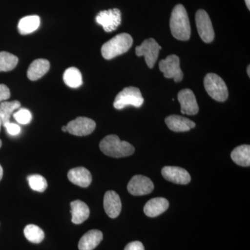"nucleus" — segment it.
<instances>
[{
	"label": "nucleus",
	"mask_w": 250,
	"mask_h": 250,
	"mask_svg": "<svg viewBox=\"0 0 250 250\" xmlns=\"http://www.w3.org/2000/svg\"><path fill=\"white\" fill-rule=\"evenodd\" d=\"M21 104L17 100L13 102L4 101L0 103V120L1 124L4 125L9 123L10 118L16 110L21 108Z\"/></svg>",
	"instance_id": "23"
},
{
	"label": "nucleus",
	"mask_w": 250,
	"mask_h": 250,
	"mask_svg": "<svg viewBox=\"0 0 250 250\" xmlns=\"http://www.w3.org/2000/svg\"><path fill=\"white\" fill-rule=\"evenodd\" d=\"M170 27L172 36L179 41L190 39L191 34L190 21L187 10L182 4L174 6L171 14Z\"/></svg>",
	"instance_id": "1"
},
{
	"label": "nucleus",
	"mask_w": 250,
	"mask_h": 250,
	"mask_svg": "<svg viewBox=\"0 0 250 250\" xmlns=\"http://www.w3.org/2000/svg\"><path fill=\"white\" fill-rule=\"evenodd\" d=\"M103 234L100 230L93 229L85 233L79 242L80 250H93L101 243Z\"/></svg>",
	"instance_id": "18"
},
{
	"label": "nucleus",
	"mask_w": 250,
	"mask_h": 250,
	"mask_svg": "<svg viewBox=\"0 0 250 250\" xmlns=\"http://www.w3.org/2000/svg\"><path fill=\"white\" fill-rule=\"evenodd\" d=\"M95 20L106 32H112L121 25V12L118 9L105 10L100 11L97 15Z\"/></svg>",
	"instance_id": "8"
},
{
	"label": "nucleus",
	"mask_w": 250,
	"mask_h": 250,
	"mask_svg": "<svg viewBox=\"0 0 250 250\" xmlns=\"http://www.w3.org/2000/svg\"><path fill=\"white\" fill-rule=\"evenodd\" d=\"M195 21L199 35L206 43H210L215 37L214 30L209 16L203 9L197 11Z\"/></svg>",
	"instance_id": "9"
},
{
	"label": "nucleus",
	"mask_w": 250,
	"mask_h": 250,
	"mask_svg": "<svg viewBox=\"0 0 250 250\" xmlns=\"http://www.w3.org/2000/svg\"><path fill=\"white\" fill-rule=\"evenodd\" d=\"M160 49L161 46L154 39H146L141 45L136 47V54L138 57L144 56L147 66L153 68L157 61Z\"/></svg>",
	"instance_id": "7"
},
{
	"label": "nucleus",
	"mask_w": 250,
	"mask_h": 250,
	"mask_svg": "<svg viewBox=\"0 0 250 250\" xmlns=\"http://www.w3.org/2000/svg\"><path fill=\"white\" fill-rule=\"evenodd\" d=\"M144 103L141 90L136 87L129 86L125 88L117 95L113 103V106L118 110H121L126 106H133L139 108Z\"/></svg>",
	"instance_id": "5"
},
{
	"label": "nucleus",
	"mask_w": 250,
	"mask_h": 250,
	"mask_svg": "<svg viewBox=\"0 0 250 250\" xmlns=\"http://www.w3.org/2000/svg\"><path fill=\"white\" fill-rule=\"evenodd\" d=\"M169 202L163 197H156L148 201L144 207L145 214L150 218H154L162 214L168 208Z\"/></svg>",
	"instance_id": "17"
},
{
	"label": "nucleus",
	"mask_w": 250,
	"mask_h": 250,
	"mask_svg": "<svg viewBox=\"0 0 250 250\" xmlns=\"http://www.w3.org/2000/svg\"><path fill=\"white\" fill-rule=\"evenodd\" d=\"M50 63L46 59H36L31 62L27 70V77L31 81H36L43 77L49 71Z\"/></svg>",
	"instance_id": "19"
},
{
	"label": "nucleus",
	"mask_w": 250,
	"mask_h": 250,
	"mask_svg": "<svg viewBox=\"0 0 250 250\" xmlns=\"http://www.w3.org/2000/svg\"><path fill=\"white\" fill-rule=\"evenodd\" d=\"M104 208L108 216L111 218H116L121 213L122 203L121 198L117 192L108 190L104 197Z\"/></svg>",
	"instance_id": "14"
},
{
	"label": "nucleus",
	"mask_w": 250,
	"mask_h": 250,
	"mask_svg": "<svg viewBox=\"0 0 250 250\" xmlns=\"http://www.w3.org/2000/svg\"><path fill=\"white\" fill-rule=\"evenodd\" d=\"M63 81L67 86L72 88H77L82 85V73L77 67H69L63 74Z\"/></svg>",
	"instance_id": "24"
},
{
	"label": "nucleus",
	"mask_w": 250,
	"mask_h": 250,
	"mask_svg": "<svg viewBox=\"0 0 250 250\" xmlns=\"http://www.w3.org/2000/svg\"><path fill=\"white\" fill-rule=\"evenodd\" d=\"M1 145H2V143H1V141L0 140V147H1Z\"/></svg>",
	"instance_id": "37"
},
{
	"label": "nucleus",
	"mask_w": 250,
	"mask_h": 250,
	"mask_svg": "<svg viewBox=\"0 0 250 250\" xmlns=\"http://www.w3.org/2000/svg\"><path fill=\"white\" fill-rule=\"evenodd\" d=\"M124 250H145V248L141 242L134 241L126 245Z\"/></svg>",
	"instance_id": "31"
},
{
	"label": "nucleus",
	"mask_w": 250,
	"mask_h": 250,
	"mask_svg": "<svg viewBox=\"0 0 250 250\" xmlns=\"http://www.w3.org/2000/svg\"><path fill=\"white\" fill-rule=\"evenodd\" d=\"M41 19L38 16H28L19 21L18 29L20 34L27 35L31 34L40 27Z\"/></svg>",
	"instance_id": "21"
},
{
	"label": "nucleus",
	"mask_w": 250,
	"mask_h": 250,
	"mask_svg": "<svg viewBox=\"0 0 250 250\" xmlns=\"http://www.w3.org/2000/svg\"><path fill=\"white\" fill-rule=\"evenodd\" d=\"M67 177L72 184L82 188L89 187L92 182L91 174L83 167L71 169L67 173Z\"/></svg>",
	"instance_id": "16"
},
{
	"label": "nucleus",
	"mask_w": 250,
	"mask_h": 250,
	"mask_svg": "<svg viewBox=\"0 0 250 250\" xmlns=\"http://www.w3.org/2000/svg\"><path fill=\"white\" fill-rule=\"evenodd\" d=\"M159 69L164 77L167 79H172L174 82H182L184 74L180 68V59L174 54L167 56L166 59L159 62Z\"/></svg>",
	"instance_id": "6"
},
{
	"label": "nucleus",
	"mask_w": 250,
	"mask_h": 250,
	"mask_svg": "<svg viewBox=\"0 0 250 250\" xmlns=\"http://www.w3.org/2000/svg\"><path fill=\"white\" fill-rule=\"evenodd\" d=\"M72 222L76 225L83 223L90 215V209L84 202L75 200L70 203Z\"/></svg>",
	"instance_id": "20"
},
{
	"label": "nucleus",
	"mask_w": 250,
	"mask_h": 250,
	"mask_svg": "<svg viewBox=\"0 0 250 250\" xmlns=\"http://www.w3.org/2000/svg\"><path fill=\"white\" fill-rule=\"evenodd\" d=\"M154 184L150 179L143 175H136L128 184L127 190L131 195L142 196L151 193L154 190Z\"/></svg>",
	"instance_id": "10"
},
{
	"label": "nucleus",
	"mask_w": 250,
	"mask_h": 250,
	"mask_svg": "<svg viewBox=\"0 0 250 250\" xmlns=\"http://www.w3.org/2000/svg\"><path fill=\"white\" fill-rule=\"evenodd\" d=\"M178 100L180 103L181 112L183 114L194 116L198 113L199 106L196 98L191 90L185 88L179 91Z\"/></svg>",
	"instance_id": "12"
},
{
	"label": "nucleus",
	"mask_w": 250,
	"mask_h": 250,
	"mask_svg": "<svg viewBox=\"0 0 250 250\" xmlns=\"http://www.w3.org/2000/svg\"><path fill=\"white\" fill-rule=\"evenodd\" d=\"M67 130L70 134L77 136H88L96 127V123L90 118L79 117L67 125Z\"/></svg>",
	"instance_id": "11"
},
{
	"label": "nucleus",
	"mask_w": 250,
	"mask_h": 250,
	"mask_svg": "<svg viewBox=\"0 0 250 250\" xmlns=\"http://www.w3.org/2000/svg\"><path fill=\"white\" fill-rule=\"evenodd\" d=\"M204 85L207 93L213 100L218 102H225L228 100V86L223 79L216 74H207L204 80Z\"/></svg>",
	"instance_id": "4"
},
{
	"label": "nucleus",
	"mask_w": 250,
	"mask_h": 250,
	"mask_svg": "<svg viewBox=\"0 0 250 250\" xmlns=\"http://www.w3.org/2000/svg\"><path fill=\"white\" fill-rule=\"evenodd\" d=\"M165 122L169 129L175 132L188 131L195 126V123L193 121L177 115L167 117Z\"/></svg>",
	"instance_id": "15"
},
{
	"label": "nucleus",
	"mask_w": 250,
	"mask_h": 250,
	"mask_svg": "<svg viewBox=\"0 0 250 250\" xmlns=\"http://www.w3.org/2000/svg\"><path fill=\"white\" fill-rule=\"evenodd\" d=\"M11 97L9 88L4 84H0V103L6 101Z\"/></svg>",
	"instance_id": "30"
},
{
	"label": "nucleus",
	"mask_w": 250,
	"mask_h": 250,
	"mask_svg": "<svg viewBox=\"0 0 250 250\" xmlns=\"http://www.w3.org/2000/svg\"><path fill=\"white\" fill-rule=\"evenodd\" d=\"M250 65H248V69H247V72H248V76H250Z\"/></svg>",
	"instance_id": "35"
},
{
	"label": "nucleus",
	"mask_w": 250,
	"mask_h": 250,
	"mask_svg": "<svg viewBox=\"0 0 250 250\" xmlns=\"http://www.w3.org/2000/svg\"><path fill=\"white\" fill-rule=\"evenodd\" d=\"M100 148L105 155L123 158L132 155L134 147L126 141H122L116 135H108L100 143Z\"/></svg>",
	"instance_id": "2"
},
{
	"label": "nucleus",
	"mask_w": 250,
	"mask_h": 250,
	"mask_svg": "<svg viewBox=\"0 0 250 250\" xmlns=\"http://www.w3.org/2000/svg\"><path fill=\"white\" fill-rule=\"evenodd\" d=\"M27 180L29 187L33 190L42 192L47 189V180L42 176L39 174H33L27 177Z\"/></svg>",
	"instance_id": "27"
},
{
	"label": "nucleus",
	"mask_w": 250,
	"mask_h": 250,
	"mask_svg": "<svg viewBox=\"0 0 250 250\" xmlns=\"http://www.w3.org/2000/svg\"><path fill=\"white\" fill-rule=\"evenodd\" d=\"M5 129L7 131L8 134L11 136H16L21 132V127L19 125L15 124V123H8L4 125Z\"/></svg>",
	"instance_id": "29"
},
{
	"label": "nucleus",
	"mask_w": 250,
	"mask_h": 250,
	"mask_svg": "<svg viewBox=\"0 0 250 250\" xmlns=\"http://www.w3.org/2000/svg\"><path fill=\"white\" fill-rule=\"evenodd\" d=\"M164 178L174 184L186 185L191 180L190 174L185 169L175 166H166L161 170Z\"/></svg>",
	"instance_id": "13"
},
{
	"label": "nucleus",
	"mask_w": 250,
	"mask_h": 250,
	"mask_svg": "<svg viewBox=\"0 0 250 250\" xmlns=\"http://www.w3.org/2000/svg\"><path fill=\"white\" fill-rule=\"evenodd\" d=\"M13 116L15 120L21 125L29 124L32 118L31 112L27 108H19L18 111L13 114Z\"/></svg>",
	"instance_id": "28"
},
{
	"label": "nucleus",
	"mask_w": 250,
	"mask_h": 250,
	"mask_svg": "<svg viewBox=\"0 0 250 250\" xmlns=\"http://www.w3.org/2000/svg\"><path fill=\"white\" fill-rule=\"evenodd\" d=\"M246 3L247 7L248 8V9H250V0H245Z\"/></svg>",
	"instance_id": "33"
},
{
	"label": "nucleus",
	"mask_w": 250,
	"mask_h": 250,
	"mask_svg": "<svg viewBox=\"0 0 250 250\" xmlns=\"http://www.w3.org/2000/svg\"><path fill=\"white\" fill-rule=\"evenodd\" d=\"M1 120H0V131H1Z\"/></svg>",
	"instance_id": "36"
},
{
	"label": "nucleus",
	"mask_w": 250,
	"mask_h": 250,
	"mask_svg": "<svg viewBox=\"0 0 250 250\" xmlns=\"http://www.w3.org/2000/svg\"><path fill=\"white\" fill-rule=\"evenodd\" d=\"M132 44L133 39L131 35L122 33L104 44L101 49L102 55L106 60H111L127 52Z\"/></svg>",
	"instance_id": "3"
},
{
	"label": "nucleus",
	"mask_w": 250,
	"mask_h": 250,
	"mask_svg": "<svg viewBox=\"0 0 250 250\" xmlns=\"http://www.w3.org/2000/svg\"><path fill=\"white\" fill-rule=\"evenodd\" d=\"M3 177V168L2 167H1V166L0 165V181L1 180V179H2Z\"/></svg>",
	"instance_id": "32"
},
{
	"label": "nucleus",
	"mask_w": 250,
	"mask_h": 250,
	"mask_svg": "<svg viewBox=\"0 0 250 250\" xmlns=\"http://www.w3.org/2000/svg\"><path fill=\"white\" fill-rule=\"evenodd\" d=\"M231 157L237 165L248 167L250 166V146L242 145L232 151Z\"/></svg>",
	"instance_id": "22"
},
{
	"label": "nucleus",
	"mask_w": 250,
	"mask_h": 250,
	"mask_svg": "<svg viewBox=\"0 0 250 250\" xmlns=\"http://www.w3.org/2000/svg\"><path fill=\"white\" fill-rule=\"evenodd\" d=\"M24 234L26 238L32 243H40L45 238V233L42 229L35 225H29L24 229Z\"/></svg>",
	"instance_id": "25"
},
{
	"label": "nucleus",
	"mask_w": 250,
	"mask_h": 250,
	"mask_svg": "<svg viewBox=\"0 0 250 250\" xmlns=\"http://www.w3.org/2000/svg\"><path fill=\"white\" fill-rule=\"evenodd\" d=\"M18 62V58L7 52H0V72H9L14 70Z\"/></svg>",
	"instance_id": "26"
},
{
	"label": "nucleus",
	"mask_w": 250,
	"mask_h": 250,
	"mask_svg": "<svg viewBox=\"0 0 250 250\" xmlns=\"http://www.w3.org/2000/svg\"><path fill=\"white\" fill-rule=\"evenodd\" d=\"M62 131H64V132H66V131H67V126H62Z\"/></svg>",
	"instance_id": "34"
}]
</instances>
